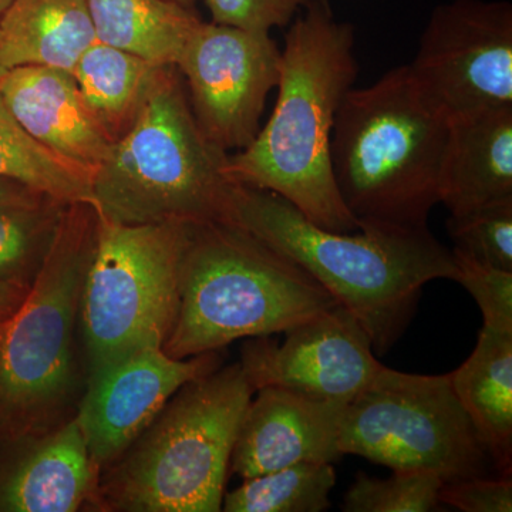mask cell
Here are the masks:
<instances>
[{"instance_id":"cell-10","label":"cell","mask_w":512,"mask_h":512,"mask_svg":"<svg viewBox=\"0 0 512 512\" xmlns=\"http://www.w3.org/2000/svg\"><path fill=\"white\" fill-rule=\"evenodd\" d=\"M409 66L417 90L448 121L512 106V6L451 0L431 13Z\"/></svg>"},{"instance_id":"cell-2","label":"cell","mask_w":512,"mask_h":512,"mask_svg":"<svg viewBox=\"0 0 512 512\" xmlns=\"http://www.w3.org/2000/svg\"><path fill=\"white\" fill-rule=\"evenodd\" d=\"M225 222L306 269L355 316L380 356L406 332L424 285L456 281L453 252L429 227L360 221L353 232L328 231L274 192L238 183L229 192Z\"/></svg>"},{"instance_id":"cell-29","label":"cell","mask_w":512,"mask_h":512,"mask_svg":"<svg viewBox=\"0 0 512 512\" xmlns=\"http://www.w3.org/2000/svg\"><path fill=\"white\" fill-rule=\"evenodd\" d=\"M443 505L464 512H511V477H474L444 483L440 488Z\"/></svg>"},{"instance_id":"cell-16","label":"cell","mask_w":512,"mask_h":512,"mask_svg":"<svg viewBox=\"0 0 512 512\" xmlns=\"http://www.w3.org/2000/svg\"><path fill=\"white\" fill-rule=\"evenodd\" d=\"M0 99L22 128L56 154L96 171L113 143L84 104L73 74L45 66L6 70Z\"/></svg>"},{"instance_id":"cell-3","label":"cell","mask_w":512,"mask_h":512,"mask_svg":"<svg viewBox=\"0 0 512 512\" xmlns=\"http://www.w3.org/2000/svg\"><path fill=\"white\" fill-rule=\"evenodd\" d=\"M178 291L161 348L174 359L285 333L339 305L301 265L229 222L191 225Z\"/></svg>"},{"instance_id":"cell-19","label":"cell","mask_w":512,"mask_h":512,"mask_svg":"<svg viewBox=\"0 0 512 512\" xmlns=\"http://www.w3.org/2000/svg\"><path fill=\"white\" fill-rule=\"evenodd\" d=\"M450 380L495 470L511 477L512 333L481 329L476 349Z\"/></svg>"},{"instance_id":"cell-1","label":"cell","mask_w":512,"mask_h":512,"mask_svg":"<svg viewBox=\"0 0 512 512\" xmlns=\"http://www.w3.org/2000/svg\"><path fill=\"white\" fill-rule=\"evenodd\" d=\"M353 49V26L336 20L325 0H312L286 33L278 99L268 123L227 161L234 183L274 192L333 232L359 229L340 197L330 160L336 114L359 74Z\"/></svg>"},{"instance_id":"cell-15","label":"cell","mask_w":512,"mask_h":512,"mask_svg":"<svg viewBox=\"0 0 512 512\" xmlns=\"http://www.w3.org/2000/svg\"><path fill=\"white\" fill-rule=\"evenodd\" d=\"M99 478L76 416L0 440V512L100 511Z\"/></svg>"},{"instance_id":"cell-23","label":"cell","mask_w":512,"mask_h":512,"mask_svg":"<svg viewBox=\"0 0 512 512\" xmlns=\"http://www.w3.org/2000/svg\"><path fill=\"white\" fill-rule=\"evenodd\" d=\"M336 471L330 463H298L248 478L225 493V512H320L330 507Z\"/></svg>"},{"instance_id":"cell-12","label":"cell","mask_w":512,"mask_h":512,"mask_svg":"<svg viewBox=\"0 0 512 512\" xmlns=\"http://www.w3.org/2000/svg\"><path fill=\"white\" fill-rule=\"evenodd\" d=\"M285 335L284 343L259 336L242 345L239 365L255 392L274 386L349 404L383 366L365 329L342 305Z\"/></svg>"},{"instance_id":"cell-17","label":"cell","mask_w":512,"mask_h":512,"mask_svg":"<svg viewBox=\"0 0 512 512\" xmlns=\"http://www.w3.org/2000/svg\"><path fill=\"white\" fill-rule=\"evenodd\" d=\"M512 198V106L450 120L440 202L450 215Z\"/></svg>"},{"instance_id":"cell-20","label":"cell","mask_w":512,"mask_h":512,"mask_svg":"<svg viewBox=\"0 0 512 512\" xmlns=\"http://www.w3.org/2000/svg\"><path fill=\"white\" fill-rule=\"evenodd\" d=\"M167 67L96 40L72 74L84 104L114 144L136 124Z\"/></svg>"},{"instance_id":"cell-27","label":"cell","mask_w":512,"mask_h":512,"mask_svg":"<svg viewBox=\"0 0 512 512\" xmlns=\"http://www.w3.org/2000/svg\"><path fill=\"white\" fill-rule=\"evenodd\" d=\"M456 262V282L467 289L483 313V328L512 333V272L485 265L451 249Z\"/></svg>"},{"instance_id":"cell-7","label":"cell","mask_w":512,"mask_h":512,"mask_svg":"<svg viewBox=\"0 0 512 512\" xmlns=\"http://www.w3.org/2000/svg\"><path fill=\"white\" fill-rule=\"evenodd\" d=\"M228 153L202 133L180 70L168 66L133 128L94 171L93 205L124 225L225 222Z\"/></svg>"},{"instance_id":"cell-25","label":"cell","mask_w":512,"mask_h":512,"mask_svg":"<svg viewBox=\"0 0 512 512\" xmlns=\"http://www.w3.org/2000/svg\"><path fill=\"white\" fill-rule=\"evenodd\" d=\"M444 481L433 474L393 471L389 478L356 474L343 497L345 512H430L441 510Z\"/></svg>"},{"instance_id":"cell-11","label":"cell","mask_w":512,"mask_h":512,"mask_svg":"<svg viewBox=\"0 0 512 512\" xmlns=\"http://www.w3.org/2000/svg\"><path fill=\"white\" fill-rule=\"evenodd\" d=\"M177 69L204 136L237 153L261 130L266 99L281 77V49L271 33L201 22Z\"/></svg>"},{"instance_id":"cell-24","label":"cell","mask_w":512,"mask_h":512,"mask_svg":"<svg viewBox=\"0 0 512 512\" xmlns=\"http://www.w3.org/2000/svg\"><path fill=\"white\" fill-rule=\"evenodd\" d=\"M67 202L0 208V282L29 291L55 241Z\"/></svg>"},{"instance_id":"cell-4","label":"cell","mask_w":512,"mask_h":512,"mask_svg":"<svg viewBox=\"0 0 512 512\" xmlns=\"http://www.w3.org/2000/svg\"><path fill=\"white\" fill-rule=\"evenodd\" d=\"M450 121L421 97L409 66L343 97L330 140L333 177L357 222L429 227L440 202Z\"/></svg>"},{"instance_id":"cell-14","label":"cell","mask_w":512,"mask_h":512,"mask_svg":"<svg viewBox=\"0 0 512 512\" xmlns=\"http://www.w3.org/2000/svg\"><path fill=\"white\" fill-rule=\"evenodd\" d=\"M255 393L239 423L229 473L248 480L293 464L342 460L339 433L348 404L274 386Z\"/></svg>"},{"instance_id":"cell-9","label":"cell","mask_w":512,"mask_h":512,"mask_svg":"<svg viewBox=\"0 0 512 512\" xmlns=\"http://www.w3.org/2000/svg\"><path fill=\"white\" fill-rule=\"evenodd\" d=\"M339 448L393 471L433 474L444 481L488 477L493 466L458 402L450 373L412 375L380 367L346 406Z\"/></svg>"},{"instance_id":"cell-26","label":"cell","mask_w":512,"mask_h":512,"mask_svg":"<svg viewBox=\"0 0 512 512\" xmlns=\"http://www.w3.org/2000/svg\"><path fill=\"white\" fill-rule=\"evenodd\" d=\"M446 227L454 248L485 265L512 272V198L450 215Z\"/></svg>"},{"instance_id":"cell-6","label":"cell","mask_w":512,"mask_h":512,"mask_svg":"<svg viewBox=\"0 0 512 512\" xmlns=\"http://www.w3.org/2000/svg\"><path fill=\"white\" fill-rule=\"evenodd\" d=\"M254 393L239 362L185 383L101 470L100 511H222L232 448Z\"/></svg>"},{"instance_id":"cell-35","label":"cell","mask_w":512,"mask_h":512,"mask_svg":"<svg viewBox=\"0 0 512 512\" xmlns=\"http://www.w3.org/2000/svg\"><path fill=\"white\" fill-rule=\"evenodd\" d=\"M325 2H328V0H325Z\"/></svg>"},{"instance_id":"cell-28","label":"cell","mask_w":512,"mask_h":512,"mask_svg":"<svg viewBox=\"0 0 512 512\" xmlns=\"http://www.w3.org/2000/svg\"><path fill=\"white\" fill-rule=\"evenodd\" d=\"M312 0H205L217 25L271 33L292 23Z\"/></svg>"},{"instance_id":"cell-30","label":"cell","mask_w":512,"mask_h":512,"mask_svg":"<svg viewBox=\"0 0 512 512\" xmlns=\"http://www.w3.org/2000/svg\"><path fill=\"white\" fill-rule=\"evenodd\" d=\"M46 198L52 197H47L42 192L33 190L18 181L0 177V208L37 204V202L45 201Z\"/></svg>"},{"instance_id":"cell-5","label":"cell","mask_w":512,"mask_h":512,"mask_svg":"<svg viewBox=\"0 0 512 512\" xmlns=\"http://www.w3.org/2000/svg\"><path fill=\"white\" fill-rule=\"evenodd\" d=\"M97 228L93 204L67 205L35 282L0 320V440L45 433L76 414V332Z\"/></svg>"},{"instance_id":"cell-21","label":"cell","mask_w":512,"mask_h":512,"mask_svg":"<svg viewBox=\"0 0 512 512\" xmlns=\"http://www.w3.org/2000/svg\"><path fill=\"white\" fill-rule=\"evenodd\" d=\"M97 42L158 66H175L195 28L197 10L171 0H87Z\"/></svg>"},{"instance_id":"cell-18","label":"cell","mask_w":512,"mask_h":512,"mask_svg":"<svg viewBox=\"0 0 512 512\" xmlns=\"http://www.w3.org/2000/svg\"><path fill=\"white\" fill-rule=\"evenodd\" d=\"M96 40L87 0H12L0 18V64L72 73Z\"/></svg>"},{"instance_id":"cell-33","label":"cell","mask_w":512,"mask_h":512,"mask_svg":"<svg viewBox=\"0 0 512 512\" xmlns=\"http://www.w3.org/2000/svg\"><path fill=\"white\" fill-rule=\"evenodd\" d=\"M12 3V0H0V18H2L5 10L8 9V6Z\"/></svg>"},{"instance_id":"cell-34","label":"cell","mask_w":512,"mask_h":512,"mask_svg":"<svg viewBox=\"0 0 512 512\" xmlns=\"http://www.w3.org/2000/svg\"><path fill=\"white\" fill-rule=\"evenodd\" d=\"M5 73H6L5 67H3L2 64H0V79H2L3 74H5Z\"/></svg>"},{"instance_id":"cell-22","label":"cell","mask_w":512,"mask_h":512,"mask_svg":"<svg viewBox=\"0 0 512 512\" xmlns=\"http://www.w3.org/2000/svg\"><path fill=\"white\" fill-rule=\"evenodd\" d=\"M93 175V170L59 156L30 136L0 99V177L67 204H93Z\"/></svg>"},{"instance_id":"cell-31","label":"cell","mask_w":512,"mask_h":512,"mask_svg":"<svg viewBox=\"0 0 512 512\" xmlns=\"http://www.w3.org/2000/svg\"><path fill=\"white\" fill-rule=\"evenodd\" d=\"M26 293L28 291L19 288V286L0 282V320L5 319L10 313L16 311V308L25 298Z\"/></svg>"},{"instance_id":"cell-13","label":"cell","mask_w":512,"mask_h":512,"mask_svg":"<svg viewBox=\"0 0 512 512\" xmlns=\"http://www.w3.org/2000/svg\"><path fill=\"white\" fill-rule=\"evenodd\" d=\"M221 366L220 350L174 359L161 348H148L87 377L74 416L100 473L136 441L185 383Z\"/></svg>"},{"instance_id":"cell-32","label":"cell","mask_w":512,"mask_h":512,"mask_svg":"<svg viewBox=\"0 0 512 512\" xmlns=\"http://www.w3.org/2000/svg\"><path fill=\"white\" fill-rule=\"evenodd\" d=\"M171 2L178 3V5L184 6V8L195 9V2L197 0H171Z\"/></svg>"},{"instance_id":"cell-8","label":"cell","mask_w":512,"mask_h":512,"mask_svg":"<svg viewBox=\"0 0 512 512\" xmlns=\"http://www.w3.org/2000/svg\"><path fill=\"white\" fill-rule=\"evenodd\" d=\"M191 225H124L99 215L79 313L86 379L138 350L163 348Z\"/></svg>"}]
</instances>
